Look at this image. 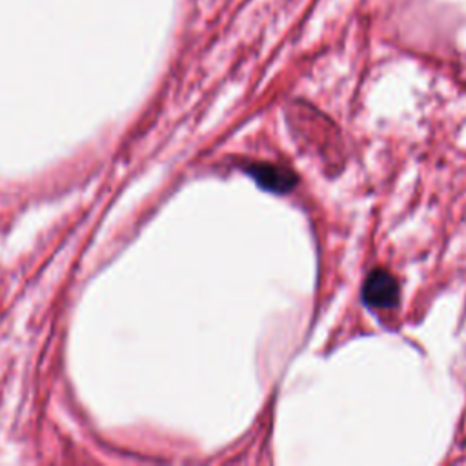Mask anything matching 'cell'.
<instances>
[{"mask_svg": "<svg viewBox=\"0 0 466 466\" xmlns=\"http://www.w3.org/2000/svg\"><path fill=\"white\" fill-rule=\"evenodd\" d=\"M362 299L371 308H393L399 300L397 280L384 269L371 271L362 286Z\"/></svg>", "mask_w": 466, "mask_h": 466, "instance_id": "6da1fadb", "label": "cell"}, {"mask_svg": "<svg viewBox=\"0 0 466 466\" xmlns=\"http://www.w3.org/2000/svg\"><path fill=\"white\" fill-rule=\"evenodd\" d=\"M251 177L269 191H288L295 186V175L275 164H255L249 167Z\"/></svg>", "mask_w": 466, "mask_h": 466, "instance_id": "7a4b0ae2", "label": "cell"}]
</instances>
